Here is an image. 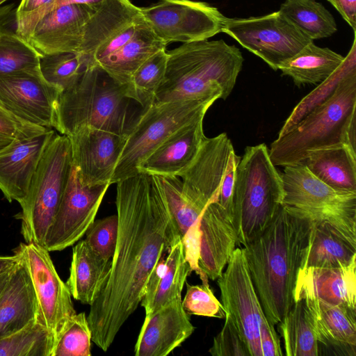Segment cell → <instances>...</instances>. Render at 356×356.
I'll return each instance as SVG.
<instances>
[{
	"mask_svg": "<svg viewBox=\"0 0 356 356\" xmlns=\"http://www.w3.org/2000/svg\"><path fill=\"white\" fill-rule=\"evenodd\" d=\"M116 184V248L107 282L87 316L92 341L105 352L140 304L159 259L181 239L155 175L139 172Z\"/></svg>",
	"mask_w": 356,
	"mask_h": 356,
	"instance_id": "1",
	"label": "cell"
},
{
	"mask_svg": "<svg viewBox=\"0 0 356 356\" xmlns=\"http://www.w3.org/2000/svg\"><path fill=\"white\" fill-rule=\"evenodd\" d=\"M312 227V220L281 205L267 227L244 245L256 293L274 325L294 303L296 282L309 251Z\"/></svg>",
	"mask_w": 356,
	"mask_h": 356,
	"instance_id": "2",
	"label": "cell"
},
{
	"mask_svg": "<svg viewBox=\"0 0 356 356\" xmlns=\"http://www.w3.org/2000/svg\"><path fill=\"white\" fill-rule=\"evenodd\" d=\"M145 111L129 83H122L97 65L59 97L55 129L69 136L83 127L128 136Z\"/></svg>",
	"mask_w": 356,
	"mask_h": 356,
	"instance_id": "3",
	"label": "cell"
},
{
	"mask_svg": "<svg viewBox=\"0 0 356 356\" xmlns=\"http://www.w3.org/2000/svg\"><path fill=\"white\" fill-rule=\"evenodd\" d=\"M167 54L165 77L154 103L211 97L225 99L244 61L240 50L222 40L183 43Z\"/></svg>",
	"mask_w": 356,
	"mask_h": 356,
	"instance_id": "4",
	"label": "cell"
},
{
	"mask_svg": "<svg viewBox=\"0 0 356 356\" xmlns=\"http://www.w3.org/2000/svg\"><path fill=\"white\" fill-rule=\"evenodd\" d=\"M345 143L356 150V70L348 74L325 102L270 144L274 165L296 164L311 150Z\"/></svg>",
	"mask_w": 356,
	"mask_h": 356,
	"instance_id": "5",
	"label": "cell"
},
{
	"mask_svg": "<svg viewBox=\"0 0 356 356\" xmlns=\"http://www.w3.org/2000/svg\"><path fill=\"white\" fill-rule=\"evenodd\" d=\"M281 173L264 143L248 146L236 167L232 222L237 245H245L270 224L282 204Z\"/></svg>",
	"mask_w": 356,
	"mask_h": 356,
	"instance_id": "6",
	"label": "cell"
},
{
	"mask_svg": "<svg viewBox=\"0 0 356 356\" xmlns=\"http://www.w3.org/2000/svg\"><path fill=\"white\" fill-rule=\"evenodd\" d=\"M72 166L71 145L65 135L55 134L45 149L19 204L21 232L26 243L44 246L64 193Z\"/></svg>",
	"mask_w": 356,
	"mask_h": 356,
	"instance_id": "7",
	"label": "cell"
},
{
	"mask_svg": "<svg viewBox=\"0 0 356 356\" xmlns=\"http://www.w3.org/2000/svg\"><path fill=\"white\" fill-rule=\"evenodd\" d=\"M282 205L312 221H325L356 245V193L338 191L304 165L284 166Z\"/></svg>",
	"mask_w": 356,
	"mask_h": 356,
	"instance_id": "8",
	"label": "cell"
},
{
	"mask_svg": "<svg viewBox=\"0 0 356 356\" xmlns=\"http://www.w3.org/2000/svg\"><path fill=\"white\" fill-rule=\"evenodd\" d=\"M218 99L211 97L153 103L140 115L127 136L111 184L139 173V166L162 142L188 122L204 117Z\"/></svg>",
	"mask_w": 356,
	"mask_h": 356,
	"instance_id": "9",
	"label": "cell"
},
{
	"mask_svg": "<svg viewBox=\"0 0 356 356\" xmlns=\"http://www.w3.org/2000/svg\"><path fill=\"white\" fill-rule=\"evenodd\" d=\"M222 32L277 70L286 60L313 42L280 11L248 18H225Z\"/></svg>",
	"mask_w": 356,
	"mask_h": 356,
	"instance_id": "10",
	"label": "cell"
},
{
	"mask_svg": "<svg viewBox=\"0 0 356 356\" xmlns=\"http://www.w3.org/2000/svg\"><path fill=\"white\" fill-rule=\"evenodd\" d=\"M140 10L166 45L207 40L222 32L226 18L216 7L193 0H159Z\"/></svg>",
	"mask_w": 356,
	"mask_h": 356,
	"instance_id": "11",
	"label": "cell"
},
{
	"mask_svg": "<svg viewBox=\"0 0 356 356\" xmlns=\"http://www.w3.org/2000/svg\"><path fill=\"white\" fill-rule=\"evenodd\" d=\"M217 283L225 313L235 324L250 356H263L259 327L266 316L250 275L243 248H235Z\"/></svg>",
	"mask_w": 356,
	"mask_h": 356,
	"instance_id": "12",
	"label": "cell"
},
{
	"mask_svg": "<svg viewBox=\"0 0 356 356\" xmlns=\"http://www.w3.org/2000/svg\"><path fill=\"white\" fill-rule=\"evenodd\" d=\"M14 252L24 261L30 274L38 301V321L47 328L55 342L67 322L76 314L70 289L44 246L20 243Z\"/></svg>",
	"mask_w": 356,
	"mask_h": 356,
	"instance_id": "13",
	"label": "cell"
},
{
	"mask_svg": "<svg viewBox=\"0 0 356 356\" xmlns=\"http://www.w3.org/2000/svg\"><path fill=\"white\" fill-rule=\"evenodd\" d=\"M109 186L85 185L72 163L64 193L45 238L44 247L49 252L63 250L83 236L95 221Z\"/></svg>",
	"mask_w": 356,
	"mask_h": 356,
	"instance_id": "14",
	"label": "cell"
},
{
	"mask_svg": "<svg viewBox=\"0 0 356 356\" xmlns=\"http://www.w3.org/2000/svg\"><path fill=\"white\" fill-rule=\"evenodd\" d=\"M61 92L42 76L40 67L0 76V104L29 123L56 127Z\"/></svg>",
	"mask_w": 356,
	"mask_h": 356,
	"instance_id": "15",
	"label": "cell"
},
{
	"mask_svg": "<svg viewBox=\"0 0 356 356\" xmlns=\"http://www.w3.org/2000/svg\"><path fill=\"white\" fill-rule=\"evenodd\" d=\"M71 145L72 163L83 184H111L127 136L83 127L67 136Z\"/></svg>",
	"mask_w": 356,
	"mask_h": 356,
	"instance_id": "16",
	"label": "cell"
},
{
	"mask_svg": "<svg viewBox=\"0 0 356 356\" xmlns=\"http://www.w3.org/2000/svg\"><path fill=\"white\" fill-rule=\"evenodd\" d=\"M234 152L227 134L205 137L195 158L179 177L185 196L202 209L218 200L229 159Z\"/></svg>",
	"mask_w": 356,
	"mask_h": 356,
	"instance_id": "17",
	"label": "cell"
},
{
	"mask_svg": "<svg viewBox=\"0 0 356 356\" xmlns=\"http://www.w3.org/2000/svg\"><path fill=\"white\" fill-rule=\"evenodd\" d=\"M53 129L24 138H15L0 149V190L9 202L21 204L47 145L55 135Z\"/></svg>",
	"mask_w": 356,
	"mask_h": 356,
	"instance_id": "18",
	"label": "cell"
},
{
	"mask_svg": "<svg viewBox=\"0 0 356 356\" xmlns=\"http://www.w3.org/2000/svg\"><path fill=\"white\" fill-rule=\"evenodd\" d=\"M95 10L83 4L56 7L39 20L29 42L42 55L79 52L86 24Z\"/></svg>",
	"mask_w": 356,
	"mask_h": 356,
	"instance_id": "19",
	"label": "cell"
},
{
	"mask_svg": "<svg viewBox=\"0 0 356 356\" xmlns=\"http://www.w3.org/2000/svg\"><path fill=\"white\" fill-rule=\"evenodd\" d=\"M182 299L145 316L134 347L136 356H166L194 332Z\"/></svg>",
	"mask_w": 356,
	"mask_h": 356,
	"instance_id": "20",
	"label": "cell"
},
{
	"mask_svg": "<svg viewBox=\"0 0 356 356\" xmlns=\"http://www.w3.org/2000/svg\"><path fill=\"white\" fill-rule=\"evenodd\" d=\"M318 344L330 354L356 355V309L332 305L313 296H304Z\"/></svg>",
	"mask_w": 356,
	"mask_h": 356,
	"instance_id": "21",
	"label": "cell"
},
{
	"mask_svg": "<svg viewBox=\"0 0 356 356\" xmlns=\"http://www.w3.org/2000/svg\"><path fill=\"white\" fill-rule=\"evenodd\" d=\"M199 268L211 280H217L237 245L232 220L218 202L209 203L200 219Z\"/></svg>",
	"mask_w": 356,
	"mask_h": 356,
	"instance_id": "22",
	"label": "cell"
},
{
	"mask_svg": "<svg viewBox=\"0 0 356 356\" xmlns=\"http://www.w3.org/2000/svg\"><path fill=\"white\" fill-rule=\"evenodd\" d=\"M203 119L192 120L170 135L141 163L138 172L180 177L195 158L206 137Z\"/></svg>",
	"mask_w": 356,
	"mask_h": 356,
	"instance_id": "23",
	"label": "cell"
},
{
	"mask_svg": "<svg viewBox=\"0 0 356 356\" xmlns=\"http://www.w3.org/2000/svg\"><path fill=\"white\" fill-rule=\"evenodd\" d=\"M304 296L356 309V260L340 268H301L296 282L293 300Z\"/></svg>",
	"mask_w": 356,
	"mask_h": 356,
	"instance_id": "24",
	"label": "cell"
},
{
	"mask_svg": "<svg viewBox=\"0 0 356 356\" xmlns=\"http://www.w3.org/2000/svg\"><path fill=\"white\" fill-rule=\"evenodd\" d=\"M38 314L33 282L25 263L19 257L0 293V339L38 321Z\"/></svg>",
	"mask_w": 356,
	"mask_h": 356,
	"instance_id": "25",
	"label": "cell"
},
{
	"mask_svg": "<svg viewBox=\"0 0 356 356\" xmlns=\"http://www.w3.org/2000/svg\"><path fill=\"white\" fill-rule=\"evenodd\" d=\"M191 273L180 239L159 259L148 278L140 302L145 316L176 300H181L184 286Z\"/></svg>",
	"mask_w": 356,
	"mask_h": 356,
	"instance_id": "26",
	"label": "cell"
},
{
	"mask_svg": "<svg viewBox=\"0 0 356 356\" xmlns=\"http://www.w3.org/2000/svg\"><path fill=\"white\" fill-rule=\"evenodd\" d=\"M331 188L356 193V150L345 143L309 151L299 163Z\"/></svg>",
	"mask_w": 356,
	"mask_h": 356,
	"instance_id": "27",
	"label": "cell"
},
{
	"mask_svg": "<svg viewBox=\"0 0 356 356\" xmlns=\"http://www.w3.org/2000/svg\"><path fill=\"white\" fill-rule=\"evenodd\" d=\"M111 263L96 254L85 240H79L72 250L66 282L72 296L83 304H93L107 282Z\"/></svg>",
	"mask_w": 356,
	"mask_h": 356,
	"instance_id": "28",
	"label": "cell"
},
{
	"mask_svg": "<svg viewBox=\"0 0 356 356\" xmlns=\"http://www.w3.org/2000/svg\"><path fill=\"white\" fill-rule=\"evenodd\" d=\"M344 60L341 54L327 47H319L312 42L283 62L278 70L300 87L323 82L341 67Z\"/></svg>",
	"mask_w": 356,
	"mask_h": 356,
	"instance_id": "29",
	"label": "cell"
},
{
	"mask_svg": "<svg viewBox=\"0 0 356 356\" xmlns=\"http://www.w3.org/2000/svg\"><path fill=\"white\" fill-rule=\"evenodd\" d=\"M166 46L145 21L131 40L97 65L119 82L129 83L136 69L148 57Z\"/></svg>",
	"mask_w": 356,
	"mask_h": 356,
	"instance_id": "30",
	"label": "cell"
},
{
	"mask_svg": "<svg viewBox=\"0 0 356 356\" xmlns=\"http://www.w3.org/2000/svg\"><path fill=\"white\" fill-rule=\"evenodd\" d=\"M356 260V245L325 221H313L309 251L302 268H340Z\"/></svg>",
	"mask_w": 356,
	"mask_h": 356,
	"instance_id": "31",
	"label": "cell"
},
{
	"mask_svg": "<svg viewBox=\"0 0 356 356\" xmlns=\"http://www.w3.org/2000/svg\"><path fill=\"white\" fill-rule=\"evenodd\" d=\"M284 355L318 356L319 348L304 299H298L277 325Z\"/></svg>",
	"mask_w": 356,
	"mask_h": 356,
	"instance_id": "32",
	"label": "cell"
},
{
	"mask_svg": "<svg viewBox=\"0 0 356 356\" xmlns=\"http://www.w3.org/2000/svg\"><path fill=\"white\" fill-rule=\"evenodd\" d=\"M279 11L312 40L330 37L337 30L334 17L315 0H286Z\"/></svg>",
	"mask_w": 356,
	"mask_h": 356,
	"instance_id": "33",
	"label": "cell"
},
{
	"mask_svg": "<svg viewBox=\"0 0 356 356\" xmlns=\"http://www.w3.org/2000/svg\"><path fill=\"white\" fill-rule=\"evenodd\" d=\"M89 65V58L80 52L42 55L40 59L42 76L61 93L72 88Z\"/></svg>",
	"mask_w": 356,
	"mask_h": 356,
	"instance_id": "34",
	"label": "cell"
},
{
	"mask_svg": "<svg viewBox=\"0 0 356 356\" xmlns=\"http://www.w3.org/2000/svg\"><path fill=\"white\" fill-rule=\"evenodd\" d=\"M356 70L355 42L341 67L329 78L320 83L294 107L281 128L278 137L291 130L314 108L325 102L334 92L339 84L350 72Z\"/></svg>",
	"mask_w": 356,
	"mask_h": 356,
	"instance_id": "35",
	"label": "cell"
},
{
	"mask_svg": "<svg viewBox=\"0 0 356 356\" xmlns=\"http://www.w3.org/2000/svg\"><path fill=\"white\" fill-rule=\"evenodd\" d=\"M54 343L47 328L35 321L0 339V356H51Z\"/></svg>",
	"mask_w": 356,
	"mask_h": 356,
	"instance_id": "36",
	"label": "cell"
},
{
	"mask_svg": "<svg viewBox=\"0 0 356 356\" xmlns=\"http://www.w3.org/2000/svg\"><path fill=\"white\" fill-rule=\"evenodd\" d=\"M165 50L161 49L148 57L131 76L129 86L145 110L154 103L156 92L164 79L168 60Z\"/></svg>",
	"mask_w": 356,
	"mask_h": 356,
	"instance_id": "37",
	"label": "cell"
},
{
	"mask_svg": "<svg viewBox=\"0 0 356 356\" xmlns=\"http://www.w3.org/2000/svg\"><path fill=\"white\" fill-rule=\"evenodd\" d=\"M92 334L85 312L76 314L54 342L51 356H90Z\"/></svg>",
	"mask_w": 356,
	"mask_h": 356,
	"instance_id": "38",
	"label": "cell"
},
{
	"mask_svg": "<svg viewBox=\"0 0 356 356\" xmlns=\"http://www.w3.org/2000/svg\"><path fill=\"white\" fill-rule=\"evenodd\" d=\"M41 56L23 38L0 35V76L39 67Z\"/></svg>",
	"mask_w": 356,
	"mask_h": 356,
	"instance_id": "39",
	"label": "cell"
},
{
	"mask_svg": "<svg viewBox=\"0 0 356 356\" xmlns=\"http://www.w3.org/2000/svg\"><path fill=\"white\" fill-rule=\"evenodd\" d=\"M85 234V241L96 254L103 259H111L115 250L118 235L117 214L95 220Z\"/></svg>",
	"mask_w": 356,
	"mask_h": 356,
	"instance_id": "40",
	"label": "cell"
},
{
	"mask_svg": "<svg viewBox=\"0 0 356 356\" xmlns=\"http://www.w3.org/2000/svg\"><path fill=\"white\" fill-rule=\"evenodd\" d=\"M188 315L225 318V309L216 298L209 284L191 285L186 283V293L181 301Z\"/></svg>",
	"mask_w": 356,
	"mask_h": 356,
	"instance_id": "41",
	"label": "cell"
},
{
	"mask_svg": "<svg viewBox=\"0 0 356 356\" xmlns=\"http://www.w3.org/2000/svg\"><path fill=\"white\" fill-rule=\"evenodd\" d=\"M209 352L213 356H250L235 324L227 314L222 330L214 337Z\"/></svg>",
	"mask_w": 356,
	"mask_h": 356,
	"instance_id": "42",
	"label": "cell"
},
{
	"mask_svg": "<svg viewBox=\"0 0 356 356\" xmlns=\"http://www.w3.org/2000/svg\"><path fill=\"white\" fill-rule=\"evenodd\" d=\"M55 0H21L17 7L19 33L29 42L39 20L53 8Z\"/></svg>",
	"mask_w": 356,
	"mask_h": 356,
	"instance_id": "43",
	"label": "cell"
},
{
	"mask_svg": "<svg viewBox=\"0 0 356 356\" xmlns=\"http://www.w3.org/2000/svg\"><path fill=\"white\" fill-rule=\"evenodd\" d=\"M47 129L24 121L0 104V134L24 138L42 134Z\"/></svg>",
	"mask_w": 356,
	"mask_h": 356,
	"instance_id": "44",
	"label": "cell"
},
{
	"mask_svg": "<svg viewBox=\"0 0 356 356\" xmlns=\"http://www.w3.org/2000/svg\"><path fill=\"white\" fill-rule=\"evenodd\" d=\"M241 157L238 156L235 152L229 156L226 172L225 173L218 202L225 210L232 220L233 215V197L236 181V167Z\"/></svg>",
	"mask_w": 356,
	"mask_h": 356,
	"instance_id": "45",
	"label": "cell"
},
{
	"mask_svg": "<svg viewBox=\"0 0 356 356\" xmlns=\"http://www.w3.org/2000/svg\"><path fill=\"white\" fill-rule=\"evenodd\" d=\"M259 339L263 356H283L280 340L275 325L266 318L259 327Z\"/></svg>",
	"mask_w": 356,
	"mask_h": 356,
	"instance_id": "46",
	"label": "cell"
},
{
	"mask_svg": "<svg viewBox=\"0 0 356 356\" xmlns=\"http://www.w3.org/2000/svg\"><path fill=\"white\" fill-rule=\"evenodd\" d=\"M0 35L22 38L19 33L17 7L14 3L0 6Z\"/></svg>",
	"mask_w": 356,
	"mask_h": 356,
	"instance_id": "47",
	"label": "cell"
},
{
	"mask_svg": "<svg viewBox=\"0 0 356 356\" xmlns=\"http://www.w3.org/2000/svg\"><path fill=\"white\" fill-rule=\"evenodd\" d=\"M350 26L356 29V0H327Z\"/></svg>",
	"mask_w": 356,
	"mask_h": 356,
	"instance_id": "48",
	"label": "cell"
},
{
	"mask_svg": "<svg viewBox=\"0 0 356 356\" xmlns=\"http://www.w3.org/2000/svg\"><path fill=\"white\" fill-rule=\"evenodd\" d=\"M104 1L105 0H55L51 10L56 7L67 4H83L97 9Z\"/></svg>",
	"mask_w": 356,
	"mask_h": 356,
	"instance_id": "49",
	"label": "cell"
},
{
	"mask_svg": "<svg viewBox=\"0 0 356 356\" xmlns=\"http://www.w3.org/2000/svg\"><path fill=\"white\" fill-rule=\"evenodd\" d=\"M19 258V255L15 252L13 255H0V274L12 268Z\"/></svg>",
	"mask_w": 356,
	"mask_h": 356,
	"instance_id": "50",
	"label": "cell"
},
{
	"mask_svg": "<svg viewBox=\"0 0 356 356\" xmlns=\"http://www.w3.org/2000/svg\"><path fill=\"white\" fill-rule=\"evenodd\" d=\"M12 268L0 274V293L9 278Z\"/></svg>",
	"mask_w": 356,
	"mask_h": 356,
	"instance_id": "51",
	"label": "cell"
},
{
	"mask_svg": "<svg viewBox=\"0 0 356 356\" xmlns=\"http://www.w3.org/2000/svg\"><path fill=\"white\" fill-rule=\"evenodd\" d=\"M14 139L13 138L0 134V149L11 143Z\"/></svg>",
	"mask_w": 356,
	"mask_h": 356,
	"instance_id": "52",
	"label": "cell"
},
{
	"mask_svg": "<svg viewBox=\"0 0 356 356\" xmlns=\"http://www.w3.org/2000/svg\"><path fill=\"white\" fill-rule=\"evenodd\" d=\"M7 0H0V6Z\"/></svg>",
	"mask_w": 356,
	"mask_h": 356,
	"instance_id": "53",
	"label": "cell"
}]
</instances>
